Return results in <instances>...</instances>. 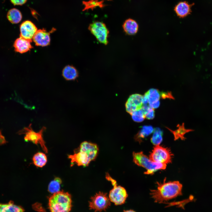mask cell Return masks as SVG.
Segmentation results:
<instances>
[{
	"mask_svg": "<svg viewBox=\"0 0 212 212\" xmlns=\"http://www.w3.org/2000/svg\"><path fill=\"white\" fill-rule=\"evenodd\" d=\"M157 182V188L151 190L150 194L155 203H163L182 195L183 186L178 181Z\"/></svg>",
	"mask_w": 212,
	"mask_h": 212,
	"instance_id": "obj_1",
	"label": "cell"
},
{
	"mask_svg": "<svg viewBox=\"0 0 212 212\" xmlns=\"http://www.w3.org/2000/svg\"><path fill=\"white\" fill-rule=\"evenodd\" d=\"M99 152L97 145L87 141L82 142L78 150L73 155L68 156L71 163H76L79 166H88L96 158Z\"/></svg>",
	"mask_w": 212,
	"mask_h": 212,
	"instance_id": "obj_2",
	"label": "cell"
},
{
	"mask_svg": "<svg viewBox=\"0 0 212 212\" xmlns=\"http://www.w3.org/2000/svg\"><path fill=\"white\" fill-rule=\"evenodd\" d=\"M48 205L51 212H69L72 207L71 196L68 192L59 191L49 198Z\"/></svg>",
	"mask_w": 212,
	"mask_h": 212,
	"instance_id": "obj_3",
	"label": "cell"
},
{
	"mask_svg": "<svg viewBox=\"0 0 212 212\" xmlns=\"http://www.w3.org/2000/svg\"><path fill=\"white\" fill-rule=\"evenodd\" d=\"M132 157L133 161L136 165L146 170L144 172L145 174L153 175L158 170H165L166 167V164L152 161L142 151L133 152Z\"/></svg>",
	"mask_w": 212,
	"mask_h": 212,
	"instance_id": "obj_4",
	"label": "cell"
},
{
	"mask_svg": "<svg viewBox=\"0 0 212 212\" xmlns=\"http://www.w3.org/2000/svg\"><path fill=\"white\" fill-rule=\"evenodd\" d=\"M46 129L45 127H43L38 132L34 131L32 127V124H30L27 127H25L19 131V134H24V140L25 141H31L34 143L40 145L43 150L47 153L48 150L43 138V133Z\"/></svg>",
	"mask_w": 212,
	"mask_h": 212,
	"instance_id": "obj_5",
	"label": "cell"
},
{
	"mask_svg": "<svg viewBox=\"0 0 212 212\" xmlns=\"http://www.w3.org/2000/svg\"><path fill=\"white\" fill-rule=\"evenodd\" d=\"M106 178L110 181L113 186V188L110 191L109 195L110 201L116 205H121L124 203L128 196L125 189L120 186H117L116 181L108 173L106 174Z\"/></svg>",
	"mask_w": 212,
	"mask_h": 212,
	"instance_id": "obj_6",
	"label": "cell"
},
{
	"mask_svg": "<svg viewBox=\"0 0 212 212\" xmlns=\"http://www.w3.org/2000/svg\"><path fill=\"white\" fill-rule=\"evenodd\" d=\"M173 156L170 149L158 145L153 147L149 158L153 162L167 165L172 162Z\"/></svg>",
	"mask_w": 212,
	"mask_h": 212,
	"instance_id": "obj_7",
	"label": "cell"
},
{
	"mask_svg": "<svg viewBox=\"0 0 212 212\" xmlns=\"http://www.w3.org/2000/svg\"><path fill=\"white\" fill-rule=\"evenodd\" d=\"M88 29L99 42L105 45L107 44L109 32L105 24L95 21L89 25Z\"/></svg>",
	"mask_w": 212,
	"mask_h": 212,
	"instance_id": "obj_8",
	"label": "cell"
},
{
	"mask_svg": "<svg viewBox=\"0 0 212 212\" xmlns=\"http://www.w3.org/2000/svg\"><path fill=\"white\" fill-rule=\"evenodd\" d=\"M89 202L90 209L95 212L105 211L110 205V201L107 193L100 192L91 198Z\"/></svg>",
	"mask_w": 212,
	"mask_h": 212,
	"instance_id": "obj_9",
	"label": "cell"
},
{
	"mask_svg": "<svg viewBox=\"0 0 212 212\" xmlns=\"http://www.w3.org/2000/svg\"><path fill=\"white\" fill-rule=\"evenodd\" d=\"M37 30V28L32 22L29 20H26L20 26V37L32 42Z\"/></svg>",
	"mask_w": 212,
	"mask_h": 212,
	"instance_id": "obj_10",
	"label": "cell"
},
{
	"mask_svg": "<svg viewBox=\"0 0 212 212\" xmlns=\"http://www.w3.org/2000/svg\"><path fill=\"white\" fill-rule=\"evenodd\" d=\"M143 96L138 94L130 95L125 104L126 111L131 115L135 111L140 109L143 105Z\"/></svg>",
	"mask_w": 212,
	"mask_h": 212,
	"instance_id": "obj_11",
	"label": "cell"
},
{
	"mask_svg": "<svg viewBox=\"0 0 212 212\" xmlns=\"http://www.w3.org/2000/svg\"><path fill=\"white\" fill-rule=\"evenodd\" d=\"M54 29H52L49 32L44 28L37 30L33 39L35 45L43 47L49 45L51 41L50 34L54 31Z\"/></svg>",
	"mask_w": 212,
	"mask_h": 212,
	"instance_id": "obj_12",
	"label": "cell"
},
{
	"mask_svg": "<svg viewBox=\"0 0 212 212\" xmlns=\"http://www.w3.org/2000/svg\"><path fill=\"white\" fill-rule=\"evenodd\" d=\"M31 42L20 37L17 38L13 44L15 51L22 54L30 51L33 47L31 44Z\"/></svg>",
	"mask_w": 212,
	"mask_h": 212,
	"instance_id": "obj_13",
	"label": "cell"
},
{
	"mask_svg": "<svg viewBox=\"0 0 212 212\" xmlns=\"http://www.w3.org/2000/svg\"><path fill=\"white\" fill-rule=\"evenodd\" d=\"M149 101V105L154 109L159 107L160 105V92L156 89H151L146 92Z\"/></svg>",
	"mask_w": 212,
	"mask_h": 212,
	"instance_id": "obj_14",
	"label": "cell"
},
{
	"mask_svg": "<svg viewBox=\"0 0 212 212\" xmlns=\"http://www.w3.org/2000/svg\"><path fill=\"white\" fill-rule=\"evenodd\" d=\"M192 5L186 1H181L175 6L174 10L178 16L183 18L190 14Z\"/></svg>",
	"mask_w": 212,
	"mask_h": 212,
	"instance_id": "obj_15",
	"label": "cell"
},
{
	"mask_svg": "<svg viewBox=\"0 0 212 212\" xmlns=\"http://www.w3.org/2000/svg\"><path fill=\"white\" fill-rule=\"evenodd\" d=\"M122 27L126 34L129 35H133L137 33L138 25L135 21L129 19L125 21L123 24Z\"/></svg>",
	"mask_w": 212,
	"mask_h": 212,
	"instance_id": "obj_16",
	"label": "cell"
},
{
	"mask_svg": "<svg viewBox=\"0 0 212 212\" xmlns=\"http://www.w3.org/2000/svg\"><path fill=\"white\" fill-rule=\"evenodd\" d=\"M62 75L67 80H75L78 76L79 74L77 69L74 66L67 65L62 70Z\"/></svg>",
	"mask_w": 212,
	"mask_h": 212,
	"instance_id": "obj_17",
	"label": "cell"
},
{
	"mask_svg": "<svg viewBox=\"0 0 212 212\" xmlns=\"http://www.w3.org/2000/svg\"><path fill=\"white\" fill-rule=\"evenodd\" d=\"M153 130L154 129L151 125H144L142 126L138 132L135 135V140L140 143L143 139L153 132Z\"/></svg>",
	"mask_w": 212,
	"mask_h": 212,
	"instance_id": "obj_18",
	"label": "cell"
},
{
	"mask_svg": "<svg viewBox=\"0 0 212 212\" xmlns=\"http://www.w3.org/2000/svg\"><path fill=\"white\" fill-rule=\"evenodd\" d=\"M24 208L21 206L15 204L10 201L6 203H0V212H24Z\"/></svg>",
	"mask_w": 212,
	"mask_h": 212,
	"instance_id": "obj_19",
	"label": "cell"
},
{
	"mask_svg": "<svg viewBox=\"0 0 212 212\" xmlns=\"http://www.w3.org/2000/svg\"><path fill=\"white\" fill-rule=\"evenodd\" d=\"M7 18L11 23L17 24L20 22L22 19V15L21 11L16 8L9 10L7 14Z\"/></svg>",
	"mask_w": 212,
	"mask_h": 212,
	"instance_id": "obj_20",
	"label": "cell"
},
{
	"mask_svg": "<svg viewBox=\"0 0 212 212\" xmlns=\"http://www.w3.org/2000/svg\"><path fill=\"white\" fill-rule=\"evenodd\" d=\"M178 128L176 130L173 131L167 127L166 128L173 134L174 136V140H175L180 138L182 140H184L186 139L184 137V135L187 133L193 131L191 129H187L185 128L184 123H183L181 125L178 124L177 125Z\"/></svg>",
	"mask_w": 212,
	"mask_h": 212,
	"instance_id": "obj_21",
	"label": "cell"
},
{
	"mask_svg": "<svg viewBox=\"0 0 212 212\" xmlns=\"http://www.w3.org/2000/svg\"><path fill=\"white\" fill-rule=\"evenodd\" d=\"M32 160L34 165L37 167L40 168L44 166L47 162L46 155L42 152H38L35 154Z\"/></svg>",
	"mask_w": 212,
	"mask_h": 212,
	"instance_id": "obj_22",
	"label": "cell"
},
{
	"mask_svg": "<svg viewBox=\"0 0 212 212\" xmlns=\"http://www.w3.org/2000/svg\"><path fill=\"white\" fill-rule=\"evenodd\" d=\"M163 132L159 128H155L151 138V142L155 145H159L163 140Z\"/></svg>",
	"mask_w": 212,
	"mask_h": 212,
	"instance_id": "obj_23",
	"label": "cell"
},
{
	"mask_svg": "<svg viewBox=\"0 0 212 212\" xmlns=\"http://www.w3.org/2000/svg\"><path fill=\"white\" fill-rule=\"evenodd\" d=\"M62 183L61 179L59 177H56L49 183L48 186V191L53 194L59 191Z\"/></svg>",
	"mask_w": 212,
	"mask_h": 212,
	"instance_id": "obj_24",
	"label": "cell"
},
{
	"mask_svg": "<svg viewBox=\"0 0 212 212\" xmlns=\"http://www.w3.org/2000/svg\"><path fill=\"white\" fill-rule=\"evenodd\" d=\"M142 111L145 116V118L151 120L154 117V109L151 107L149 105H146L143 107Z\"/></svg>",
	"mask_w": 212,
	"mask_h": 212,
	"instance_id": "obj_25",
	"label": "cell"
},
{
	"mask_svg": "<svg viewBox=\"0 0 212 212\" xmlns=\"http://www.w3.org/2000/svg\"><path fill=\"white\" fill-rule=\"evenodd\" d=\"M131 115L133 120L137 122H142L145 118L144 114L140 109L135 111L131 114Z\"/></svg>",
	"mask_w": 212,
	"mask_h": 212,
	"instance_id": "obj_26",
	"label": "cell"
},
{
	"mask_svg": "<svg viewBox=\"0 0 212 212\" xmlns=\"http://www.w3.org/2000/svg\"><path fill=\"white\" fill-rule=\"evenodd\" d=\"M160 97L164 99L165 98H170L174 99V98L172 96L171 92H160Z\"/></svg>",
	"mask_w": 212,
	"mask_h": 212,
	"instance_id": "obj_27",
	"label": "cell"
},
{
	"mask_svg": "<svg viewBox=\"0 0 212 212\" xmlns=\"http://www.w3.org/2000/svg\"><path fill=\"white\" fill-rule=\"evenodd\" d=\"M14 5H22L25 4L27 0H10Z\"/></svg>",
	"mask_w": 212,
	"mask_h": 212,
	"instance_id": "obj_28",
	"label": "cell"
},
{
	"mask_svg": "<svg viewBox=\"0 0 212 212\" xmlns=\"http://www.w3.org/2000/svg\"><path fill=\"white\" fill-rule=\"evenodd\" d=\"M7 142L4 136L2 134L1 130H0V145L4 144Z\"/></svg>",
	"mask_w": 212,
	"mask_h": 212,
	"instance_id": "obj_29",
	"label": "cell"
},
{
	"mask_svg": "<svg viewBox=\"0 0 212 212\" xmlns=\"http://www.w3.org/2000/svg\"><path fill=\"white\" fill-rule=\"evenodd\" d=\"M123 212H136L133 210H130L124 211Z\"/></svg>",
	"mask_w": 212,
	"mask_h": 212,
	"instance_id": "obj_30",
	"label": "cell"
}]
</instances>
